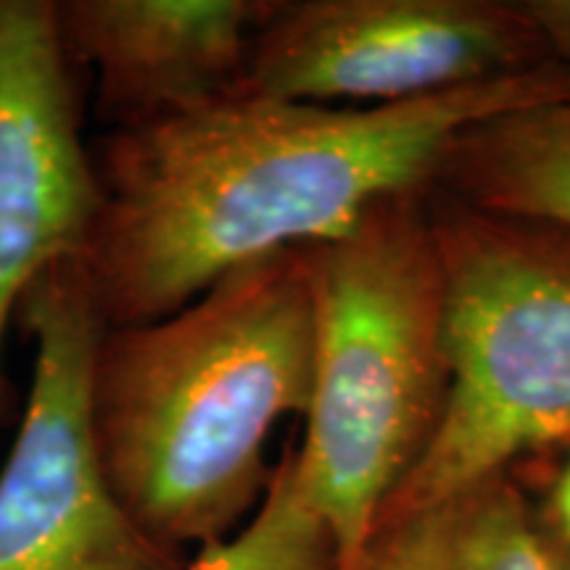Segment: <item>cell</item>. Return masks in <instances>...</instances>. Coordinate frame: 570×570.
<instances>
[{
  "mask_svg": "<svg viewBox=\"0 0 570 570\" xmlns=\"http://www.w3.org/2000/svg\"><path fill=\"white\" fill-rule=\"evenodd\" d=\"M560 63L396 106L235 96L88 142L98 206L80 248L106 327L175 315L240 265L346 233L423 194L468 127L558 96Z\"/></svg>",
  "mask_w": 570,
  "mask_h": 570,
  "instance_id": "obj_1",
  "label": "cell"
},
{
  "mask_svg": "<svg viewBox=\"0 0 570 570\" xmlns=\"http://www.w3.org/2000/svg\"><path fill=\"white\" fill-rule=\"evenodd\" d=\"M312 375L306 246L240 265L156 323L104 327L88 410L117 502L175 552L227 539L259 508L267 441L285 415H306Z\"/></svg>",
  "mask_w": 570,
  "mask_h": 570,
  "instance_id": "obj_2",
  "label": "cell"
},
{
  "mask_svg": "<svg viewBox=\"0 0 570 570\" xmlns=\"http://www.w3.org/2000/svg\"><path fill=\"white\" fill-rule=\"evenodd\" d=\"M306 252L315 375L294 465L336 539L341 570L367 544L444 415V267L420 194L383 198Z\"/></svg>",
  "mask_w": 570,
  "mask_h": 570,
  "instance_id": "obj_3",
  "label": "cell"
},
{
  "mask_svg": "<svg viewBox=\"0 0 570 570\" xmlns=\"http://www.w3.org/2000/svg\"><path fill=\"white\" fill-rule=\"evenodd\" d=\"M431 219L449 394L436 436L381 518L570 444V233L458 202Z\"/></svg>",
  "mask_w": 570,
  "mask_h": 570,
  "instance_id": "obj_4",
  "label": "cell"
},
{
  "mask_svg": "<svg viewBox=\"0 0 570 570\" xmlns=\"http://www.w3.org/2000/svg\"><path fill=\"white\" fill-rule=\"evenodd\" d=\"M35 341L19 433L0 468V570H185L127 515L90 431V362L104 320L80 256L59 259L17 312Z\"/></svg>",
  "mask_w": 570,
  "mask_h": 570,
  "instance_id": "obj_5",
  "label": "cell"
},
{
  "mask_svg": "<svg viewBox=\"0 0 570 570\" xmlns=\"http://www.w3.org/2000/svg\"><path fill=\"white\" fill-rule=\"evenodd\" d=\"M547 63L558 61L531 0H267L246 92L373 109Z\"/></svg>",
  "mask_w": 570,
  "mask_h": 570,
  "instance_id": "obj_6",
  "label": "cell"
},
{
  "mask_svg": "<svg viewBox=\"0 0 570 570\" xmlns=\"http://www.w3.org/2000/svg\"><path fill=\"white\" fill-rule=\"evenodd\" d=\"M96 206L77 67L53 0H0V433L17 417L6 333L30 285L80 254Z\"/></svg>",
  "mask_w": 570,
  "mask_h": 570,
  "instance_id": "obj_7",
  "label": "cell"
},
{
  "mask_svg": "<svg viewBox=\"0 0 570 570\" xmlns=\"http://www.w3.org/2000/svg\"><path fill=\"white\" fill-rule=\"evenodd\" d=\"M267 0H53L61 48L96 75L92 114L135 130L246 96Z\"/></svg>",
  "mask_w": 570,
  "mask_h": 570,
  "instance_id": "obj_8",
  "label": "cell"
},
{
  "mask_svg": "<svg viewBox=\"0 0 570 570\" xmlns=\"http://www.w3.org/2000/svg\"><path fill=\"white\" fill-rule=\"evenodd\" d=\"M341 570H562L510 473L377 520Z\"/></svg>",
  "mask_w": 570,
  "mask_h": 570,
  "instance_id": "obj_9",
  "label": "cell"
},
{
  "mask_svg": "<svg viewBox=\"0 0 570 570\" xmlns=\"http://www.w3.org/2000/svg\"><path fill=\"white\" fill-rule=\"evenodd\" d=\"M436 180L470 209L570 233V85L468 127Z\"/></svg>",
  "mask_w": 570,
  "mask_h": 570,
  "instance_id": "obj_10",
  "label": "cell"
},
{
  "mask_svg": "<svg viewBox=\"0 0 570 570\" xmlns=\"http://www.w3.org/2000/svg\"><path fill=\"white\" fill-rule=\"evenodd\" d=\"M185 570H338V547L296 481L294 446L273 470L254 515L230 537L202 547Z\"/></svg>",
  "mask_w": 570,
  "mask_h": 570,
  "instance_id": "obj_11",
  "label": "cell"
},
{
  "mask_svg": "<svg viewBox=\"0 0 570 570\" xmlns=\"http://www.w3.org/2000/svg\"><path fill=\"white\" fill-rule=\"evenodd\" d=\"M544 454H552V473L533 518L558 566L570 570V444Z\"/></svg>",
  "mask_w": 570,
  "mask_h": 570,
  "instance_id": "obj_12",
  "label": "cell"
}]
</instances>
